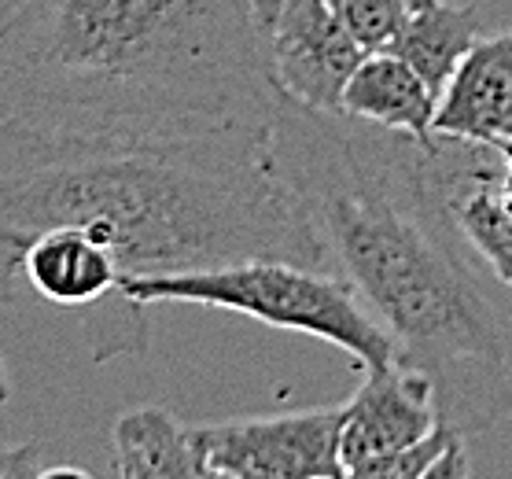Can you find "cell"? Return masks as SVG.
Listing matches in <instances>:
<instances>
[{
	"label": "cell",
	"mask_w": 512,
	"mask_h": 479,
	"mask_svg": "<svg viewBox=\"0 0 512 479\" xmlns=\"http://www.w3.org/2000/svg\"><path fill=\"white\" fill-rule=\"evenodd\" d=\"M15 4H19V0H0V19H4V15H8V12H12V8H15Z\"/></svg>",
	"instance_id": "20"
},
{
	"label": "cell",
	"mask_w": 512,
	"mask_h": 479,
	"mask_svg": "<svg viewBox=\"0 0 512 479\" xmlns=\"http://www.w3.org/2000/svg\"><path fill=\"white\" fill-rule=\"evenodd\" d=\"M269 129L67 137L0 118V310L15 303L26 240L59 225L115 247L126 277L251 258L336 269L273 166Z\"/></svg>",
	"instance_id": "2"
},
{
	"label": "cell",
	"mask_w": 512,
	"mask_h": 479,
	"mask_svg": "<svg viewBox=\"0 0 512 479\" xmlns=\"http://www.w3.org/2000/svg\"><path fill=\"white\" fill-rule=\"evenodd\" d=\"M122 292L133 303H192L210 310H233L262 325L317 336L347 351L358 365L387 369L398 362V343L387 325L369 310L361 292L332 269L251 258L229 266L181 269V273H144L122 277Z\"/></svg>",
	"instance_id": "4"
},
{
	"label": "cell",
	"mask_w": 512,
	"mask_h": 479,
	"mask_svg": "<svg viewBox=\"0 0 512 479\" xmlns=\"http://www.w3.org/2000/svg\"><path fill=\"white\" fill-rule=\"evenodd\" d=\"M420 4H428V0H409V8H420Z\"/></svg>",
	"instance_id": "21"
},
{
	"label": "cell",
	"mask_w": 512,
	"mask_h": 479,
	"mask_svg": "<svg viewBox=\"0 0 512 479\" xmlns=\"http://www.w3.org/2000/svg\"><path fill=\"white\" fill-rule=\"evenodd\" d=\"M435 137L483 148L512 141V30L472 41L439 96Z\"/></svg>",
	"instance_id": "9"
},
{
	"label": "cell",
	"mask_w": 512,
	"mask_h": 479,
	"mask_svg": "<svg viewBox=\"0 0 512 479\" xmlns=\"http://www.w3.org/2000/svg\"><path fill=\"white\" fill-rule=\"evenodd\" d=\"M435 107H439V96L431 93V85L406 59L384 48V52H365L358 71L350 74L339 115L413 137L417 144H435L439 141Z\"/></svg>",
	"instance_id": "11"
},
{
	"label": "cell",
	"mask_w": 512,
	"mask_h": 479,
	"mask_svg": "<svg viewBox=\"0 0 512 479\" xmlns=\"http://www.w3.org/2000/svg\"><path fill=\"white\" fill-rule=\"evenodd\" d=\"M443 424L435 387L420 369L395 362L387 369H373L365 384L343 402V424H339V461L350 479L391 454H402L406 446L420 443Z\"/></svg>",
	"instance_id": "8"
},
{
	"label": "cell",
	"mask_w": 512,
	"mask_h": 479,
	"mask_svg": "<svg viewBox=\"0 0 512 479\" xmlns=\"http://www.w3.org/2000/svg\"><path fill=\"white\" fill-rule=\"evenodd\" d=\"M111 472L122 479H199L210 476L192 428L163 406L118 413L111 428Z\"/></svg>",
	"instance_id": "12"
},
{
	"label": "cell",
	"mask_w": 512,
	"mask_h": 479,
	"mask_svg": "<svg viewBox=\"0 0 512 479\" xmlns=\"http://www.w3.org/2000/svg\"><path fill=\"white\" fill-rule=\"evenodd\" d=\"M52 461H45L41 443L0 446V479H48Z\"/></svg>",
	"instance_id": "16"
},
{
	"label": "cell",
	"mask_w": 512,
	"mask_h": 479,
	"mask_svg": "<svg viewBox=\"0 0 512 479\" xmlns=\"http://www.w3.org/2000/svg\"><path fill=\"white\" fill-rule=\"evenodd\" d=\"M12 398V376H8V365H4V358H0V406Z\"/></svg>",
	"instance_id": "19"
},
{
	"label": "cell",
	"mask_w": 512,
	"mask_h": 479,
	"mask_svg": "<svg viewBox=\"0 0 512 479\" xmlns=\"http://www.w3.org/2000/svg\"><path fill=\"white\" fill-rule=\"evenodd\" d=\"M277 8H280V0H255V15L266 34H269V26H273V19H277Z\"/></svg>",
	"instance_id": "18"
},
{
	"label": "cell",
	"mask_w": 512,
	"mask_h": 479,
	"mask_svg": "<svg viewBox=\"0 0 512 479\" xmlns=\"http://www.w3.org/2000/svg\"><path fill=\"white\" fill-rule=\"evenodd\" d=\"M476 41V15L472 8H457L450 0H428L413 8L406 26L391 41V52L402 56L413 71L431 85V93L443 96L446 82L454 78L457 63Z\"/></svg>",
	"instance_id": "13"
},
{
	"label": "cell",
	"mask_w": 512,
	"mask_h": 479,
	"mask_svg": "<svg viewBox=\"0 0 512 479\" xmlns=\"http://www.w3.org/2000/svg\"><path fill=\"white\" fill-rule=\"evenodd\" d=\"M494 148L443 137V159L450 174V211L468 247L490 277L512 295V214L501 203V174L490 163Z\"/></svg>",
	"instance_id": "10"
},
{
	"label": "cell",
	"mask_w": 512,
	"mask_h": 479,
	"mask_svg": "<svg viewBox=\"0 0 512 479\" xmlns=\"http://www.w3.org/2000/svg\"><path fill=\"white\" fill-rule=\"evenodd\" d=\"M472 472L465 454V435L439 424L420 443L406 446L402 454H391L361 472V479H465Z\"/></svg>",
	"instance_id": "14"
},
{
	"label": "cell",
	"mask_w": 512,
	"mask_h": 479,
	"mask_svg": "<svg viewBox=\"0 0 512 479\" xmlns=\"http://www.w3.org/2000/svg\"><path fill=\"white\" fill-rule=\"evenodd\" d=\"M343 406L277 417H233L196 424V446L210 476L229 479H347L339 461Z\"/></svg>",
	"instance_id": "6"
},
{
	"label": "cell",
	"mask_w": 512,
	"mask_h": 479,
	"mask_svg": "<svg viewBox=\"0 0 512 479\" xmlns=\"http://www.w3.org/2000/svg\"><path fill=\"white\" fill-rule=\"evenodd\" d=\"M328 8L365 52H384L409 19V0H328Z\"/></svg>",
	"instance_id": "15"
},
{
	"label": "cell",
	"mask_w": 512,
	"mask_h": 479,
	"mask_svg": "<svg viewBox=\"0 0 512 479\" xmlns=\"http://www.w3.org/2000/svg\"><path fill=\"white\" fill-rule=\"evenodd\" d=\"M269 155L343 269L398 343V362L435 387L461 435L512 417V303L450 211L443 137H413L280 100Z\"/></svg>",
	"instance_id": "1"
},
{
	"label": "cell",
	"mask_w": 512,
	"mask_h": 479,
	"mask_svg": "<svg viewBox=\"0 0 512 479\" xmlns=\"http://www.w3.org/2000/svg\"><path fill=\"white\" fill-rule=\"evenodd\" d=\"M122 277L115 247L74 225L37 233L15 258V295L30 288L52 310L82 317V343L96 365L148 351L144 303L122 292Z\"/></svg>",
	"instance_id": "5"
},
{
	"label": "cell",
	"mask_w": 512,
	"mask_h": 479,
	"mask_svg": "<svg viewBox=\"0 0 512 479\" xmlns=\"http://www.w3.org/2000/svg\"><path fill=\"white\" fill-rule=\"evenodd\" d=\"M498 152H501V181H498V188H501V203H505V211L512 214V141H509V144H501Z\"/></svg>",
	"instance_id": "17"
},
{
	"label": "cell",
	"mask_w": 512,
	"mask_h": 479,
	"mask_svg": "<svg viewBox=\"0 0 512 479\" xmlns=\"http://www.w3.org/2000/svg\"><path fill=\"white\" fill-rule=\"evenodd\" d=\"M255 0H19L0 19V118L67 137L269 126Z\"/></svg>",
	"instance_id": "3"
},
{
	"label": "cell",
	"mask_w": 512,
	"mask_h": 479,
	"mask_svg": "<svg viewBox=\"0 0 512 479\" xmlns=\"http://www.w3.org/2000/svg\"><path fill=\"white\" fill-rule=\"evenodd\" d=\"M266 41L280 93L310 111L339 115L343 89L365 48L332 15L328 0H280Z\"/></svg>",
	"instance_id": "7"
}]
</instances>
